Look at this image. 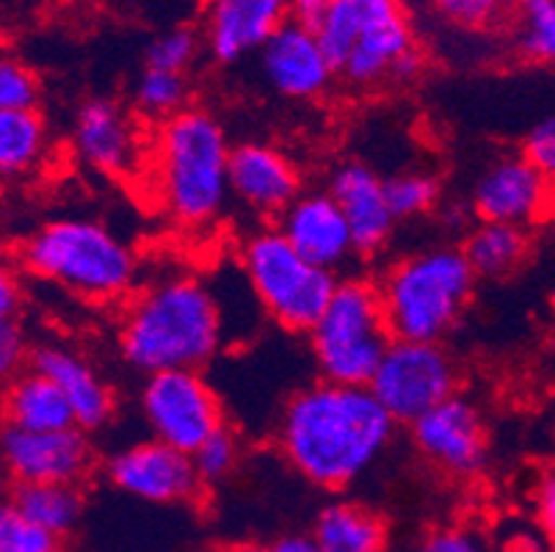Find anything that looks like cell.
<instances>
[{
    "label": "cell",
    "instance_id": "9a60e30c",
    "mask_svg": "<svg viewBox=\"0 0 555 552\" xmlns=\"http://www.w3.org/2000/svg\"><path fill=\"white\" fill-rule=\"evenodd\" d=\"M260 73L271 91L296 103L321 100L337 78L315 30L294 20H287L260 50Z\"/></svg>",
    "mask_w": 555,
    "mask_h": 552
},
{
    "label": "cell",
    "instance_id": "3957f363",
    "mask_svg": "<svg viewBox=\"0 0 555 552\" xmlns=\"http://www.w3.org/2000/svg\"><path fill=\"white\" fill-rule=\"evenodd\" d=\"M232 144L219 116L189 105L160 121L150 150V180L160 210L185 232L210 230L224 216Z\"/></svg>",
    "mask_w": 555,
    "mask_h": 552
},
{
    "label": "cell",
    "instance_id": "d6986e66",
    "mask_svg": "<svg viewBox=\"0 0 555 552\" xmlns=\"http://www.w3.org/2000/svg\"><path fill=\"white\" fill-rule=\"evenodd\" d=\"M326 191L340 205L351 235L357 243V255L376 257L390 246L396 235V216L390 210L385 191V177H378L362 161H346L330 177Z\"/></svg>",
    "mask_w": 555,
    "mask_h": 552
},
{
    "label": "cell",
    "instance_id": "30bf717a",
    "mask_svg": "<svg viewBox=\"0 0 555 552\" xmlns=\"http://www.w3.org/2000/svg\"><path fill=\"white\" fill-rule=\"evenodd\" d=\"M367 389L396 423L412 425L459 393V364L442 343L392 341Z\"/></svg>",
    "mask_w": 555,
    "mask_h": 552
},
{
    "label": "cell",
    "instance_id": "d6a6232c",
    "mask_svg": "<svg viewBox=\"0 0 555 552\" xmlns=\"http://www.w3.org/2000/svg\"><path fill=\"white\" fill-rule=\"evenodd\" d=\"M514 0H434V9L446 23L462 30H487L512 14Z\"/></svg>",
    "mask_w": 555,
    "mask_h": 552
},
{
    "label": "cell",
    "instance_id": "74e56055",
    "mask_svg": "<svg viewBox=\"0 0 555 552\" xmlns=\"http://www.w3.org/2000/svg\"><path fill=\"white\" fill-rule=\"evenodd\" d=\"M23 310V277L20 266L12 257L0 255V329L17 323Z\"/></svg>",
    "mask_w": 555,
    "mask_h": 552
},
{
    "label": "cell",
    "instance_id": "8992f818",
    "mask_svg": "<svg viewBox=\"0 0 555 552\" xmlns=\"http://www.w3.org/2000/svg\"><path fill=\"white\" fill-rule=\"evenodd\" d=\"M315 34L337 78L354 89L409 84L423 73L415 28L401 0H332Z\"/></svg>",
    "mask_w": 555,
    "mask_h": 552
},
{
    "label": "cell",
    "instance_id": "ba28073f",
    "mask_svg": "<svg viewBox=\"0 0 555 552\" xmlns=\"http://www.w3.org/2000/svg\"><path fill=\"white\" fill-rule=\"evenodd\" d=\"M238 262L260 310L287 332H310L337 287L335 273L312 266L276 227L251 232Z\"/></svg>",
    "mask_w": 555,
    "mask_h": 552
},
{
    "label": "cell",
    "instance_id": "d590c367",
    "mask_svg": "<svg viewBox=\"0 0 555 552\" xmlns=\"http://www.w3.org/2000/svg\"><path fill=\"white\" fill-rule=\"evenodd\" d=\"M31 351L34 346L28 343L20 323H9L0 329V395L7 393L14 378L31 368Z\"/></svg>",
    "mask_w": 555,
    "mask_h": 552
},
{
    "label": "cell",
    "instance_id": "603a6c76",
    "mask_svg": "<svg viewBox=\"0 0 555 552\" xmlns=\"http://www.w3.org/2000/svg\"><path fill=\"white\" fill-rule=\"evenodd\" d=\"M312 541L318 552H385L387 523L371 505L335 500L315 516Z\"/></svg>",
    "mask_w": 555,
    "mask_h": 552
},
{
    "label": "cell",
    "instance_id": "484cf974",
    "mask_svg": "<svg viewBox=\"0 0 555 552\" xmlns=\"http://www.w3.org/2000/svg\"><path fill=\"white\" fill-rule=\"evenodd\" d=\"M9 498L28 519L59 539L78 528L86 511V495L80 484H20Z\"/></svg>",
    "mask_w": 555,
    "mask_h": 552
},
{
    "label": "cell",
    "instance_id": "7bdbcfd3",
    "mask_svg": "<svg viewBox=\"0 0 555 552\" xmlns=\"http://www.w3.org/2000/svg\"><path fill=\"white\" fill-rule=\"evenodd\" d=\"M221 552H271V547L257 544V541H238V544L224 547V550H221Z\"/></svg>",
    "mask_w": 555,
    "mask_h": 552
},
{
    "label": "cell",
    "instance_id": "1f68e13d",
    "mask_svg": "<svg viewBox=\"0 0 555 552\" xmlns=\"http://www.w3.org/2000/svg\"><path fill=\"white\" fill-rule=\"evenodd\" d=\"M39 98H42L39 75L17 55L0 53V114L39 108Z\"/></svg>",
    "mask_w": 555,
    "mask_h": 552
},
{
    "label": "cell",
    "instance_id": "ffe728a7",
    "mask_svg": "<svg viewBox=\"0 0 555 552\" xmlns=\"http://www.w3.org/2000/svg\"><path fill=\"white\" fill-rule=\"evenodd\" d=\"M31 368L62 389L78 428L86 434L105 428L116 414V395L108 378L89 359L64 343L34 346Z\"/></svg>",
    "mask_w": 555,
    "mask_h": 552
},
{
    "label": "cell",
    "instance_id": "4dcf8cb0",
    "mask_svg": "<svg viewBox=\"0 0 555 552\" xmlns=\"http://www.w3.org/2000/svg\"><path fill=\"white\" fill-rule=\"evenodd\" d=\"M241 455H244L241 437L232 432L230 425H224V428L216 432L208 442H202L199 448L191 453V459H194V467L196 473H199L202 484L216 486L238 470Z\"/></svg>",
    "mask_w": 555,
    "mask_h": 552
},
{
    "label": "cell",
    "instance_id": "7a4b0ae2",
    "mask_svg": "<svg viewBox=\"0 0 555 552\" xmlns=\"http://www.w3.org/2000/svg\"><path fill=\"white\" fill-rule=\"evenodd\" d=\"M119 354L141 376L202 371L224 346V310L208 282L169 271L135 287L116 326Z\"/></svg>",
    "mask_w": 555,
    "mask_h": 552
},
{
    "label": "cell",
    "instance_id": "836d02e7",
    "mask_svg": "<svg viewBox=\"0 0 555 552\" xmlns=\"http://www.w3.org/2000/svg\"><path fill=\"white\" fill-rule=\"evenodd\" d=\"M196 53H199V37H196L194 30L171 28L150 42L147 67L185 75V69L196 61Z\"/></svg>",
    "mask_w": 555,
    "mask_h": 552
},
{
    "label": "cell",
    "instance_id": "b9f144b4",
    "mask_svg": "<svg viewBox=\"0 0 555 552\" xmlns=\"http://www.w3.org/2000/svg\"><path fill=\"white\" fill-rule=\"evenodd\" d=\"M271 552H318L312 536H282L276 544H271Z\"/></svg>",
    "mask_w": 555,
    "mask_h": 552
},
{
    "label": "cell",
    "instance_id": "60d3db41",
    "mask_svg": "<svg viewBox=\"0 0 555 552\" xmlns=\"http://www.w3.org/2000/svg\"><path fill=\"white\" fill-rule=\"evenodd\" d=\"M332 0H287V14L291 20L299 25L315 30L318 23L324 20V14L330 12Z\"/></svg>",
    "mask_w": 555,
    "mask_h": 552
},
{
    "label": "cell",
    "instance_id": "f35d334b",
    "mask_svg": "<svg viewBox=\"0 0 555 552\" xmlns=\"http://www.w3.org/2000/svg\"><path fill=\"white\" fill-rule=\"evenodd\" d=\"M533 516H537V528L547 536V541H555V473L539 478L533 489Z\"/></svg>",
    "mask_w": 555,
    "mask_h": 552
},
{
    "label": "cell",
    "instance_id": "2e32d148",
    "mask_svg": "<svg viewBox=\"0 0 555 552\" xmlns=\"http://www.w3.org/2000/svg\"><path fill=\"white\" fill-rule=\"evenodd\" d=\"M232 200L262 219H280L301 196V171L282 146L241 141L230 158Z\"/></svg>",
    "mask_w": 555,
    "mask_h": 552
},
{
    "label": "cell",
    "instance_id": "4316f807",
    "mask_svg": "<svg viewBox=\"0 0 555 552\" xmlns=\"http://www.w3.org/2000/svg\"><path fill=\"white\" fill-rule=\"evenodd\" d=\"M514 48L525 61L555 64V0H514Z\"/></svg>",
    "mask_w": 555,
    "mask_h": 552
},
{
    "label": "cell",
    "instance_id": "8d00e7d4",
    "mask_svg": "<svg viewBox=\"0 0 555 552\" xmlns=\"http://www.w3.org/2000/svg\"><path fill=\"white\" fill-rule=\"evenodd\" d=\"M525 161L539 171L547 182L555 185V111L542 116L522 139Z\"/></svg>",
    "mask_w": 555,
    "mask_h": 552
},
{
    "label": "cell",
    "instance_id": "83f0119b",
    "mask_svg": "<svg viewBox=\"0 0 555 552\" xmlns=\"http://www.w3.org/2000/svg\"><path fill=\"white\" fill-rule=\"evenodd\" d=\"M133 105L147 119H171L189 108V80L185 75L144 67L133 84Z\"/></svg>",
    "mask_w": 555,
    "mask_h": 552
},
{
    "label": "cell",
    "instance_id": "52a82bcc",
    "mask_svg": "<svg viewBox=\"0 0 555 552\" xmlns=\"http://www.w3.org/2000/svg\"><path fill=\"white\" fill-rule=\"evenodd\" d=\"M307 334L321 378L348 387H367L396 341L378 285L365 277L337 280L326 310Z\"/></svg>",
    "mask_w": 555,
    "mask_h": 552
},
{
    "label": "cell",
    "instance_id": "277c9868",
    "mask_svg": "<svg viewBox=\"0 0 555 552\" xmlns=\"http://www.w3.org/2000/svg\"><path fill=\"white\" fill-rule=\"evenodd\" d=\"M17 266L28 277L62 287L89 304H114L139 287L135 249L105 221L67 216L44 221L17 246Z\"/></svg>",
    "mask_w": 555,
    "mask_h": 552
},
{
    "label": "cell",
    "instance_id": "f546056e",
    "mask_svg": "<svg viewBox=\"0 0 555 552\" xmlns=\"http://www.w3.org/2000/svg\"><path fill=\"white\" fill-rule=\"evenodd\" d=\"M62 544L64 539L39 528L12 498H0V552H62Z\"/></svg>",
    "mask_w": 555,
    "mask_h": 552
},
{
    "label": "cell",
    "instance_id": "8fae6325",
    "mask_svg": "<svg viewBox=\"0 0 555 552\" xmlns=\"http://www.w3.org/2000/svg\"><path fill=\"white\" fill-rule=\"evenodd\" d=\"M409 437L428 467L448 478H476L489 462V432L483 412L456 393L409 425Z\"/></svg>",
    "mask_w": 555,
    "mask_h": 552
},
{
    "label": "cell",
    "instance_id": "5b68a950",
    "mask_svg": "<svg viewBox=\"0 0 555 552\" xmlns=\"http://www.w3.org/2000/svg\"><path fill=\"white\" fill-rule=\"evenodd\" d=\"M376 285L396 341L442 343L473 304L478 277L462 246L437 243L403 255Z\"/></svg>",
    "mask_w": 555,
    "mask_h": 552
},
{
    "label": "cell",
    "instance_id": "cb8c5ba5",
    "mask_svg": "<svg viewBox=\"0 0 555 552\" xmlns=\"http://www.w3.org/2000/svg\"><path fill=\"white\" fill-rule=\"evenodd\" d=\"M50 152V125L39 108L0 114V185L34 177Z\"/></svg>",
    "mask_w": 555,
    "mask_h": 552
},
{
    "label": "cell",
    "instance_id": "e575fe53",
    "mask_svg": "<svg viewBox=\"0 0 555 552\" xmlns=\"http://www.w3.org/2000/svg\"><path fill=\"white\" fill-rule=\"evenodd\" d=\"M415 552H494L481 530L470 525H437L417 541Z\"/></svg>",
    "mask_w": 555,
    "mask_h": 552
},
{
    "label": "cell",
    "instance_id": "6da1fadb",
    "mask_svg": "<svg viewBox=\"0 0 555 552\" xmlns=\"http://www.w3.org/2000/svg\"><path fill=\"white\" fill-rule=\"evenodd\" d=\"M396 425L367 387L321 378L291 395L276 423V445L307 484L343 492L382 462Z\"/></svg>",
    "mask_w": 555,
    "mask_h": 552
},
{
    "label": "cell",
    "instance_id": "ab89813d",
    "mask_svg": "<svg viewBox=\"0 0 555 552\" xmlns=\"http://www.w3.org/2000/svg\"><path fill=\"white\" fill-rule=\"evenodd\" d=\"M503 550L506 552H547V536L537 528H528V525H517L512 528V534H506L503 539Z\"/></svg>",
    "mask_w": 555,
    "mask_h": 552
},
{
    "label": "cell",
    "instance_id": "44dd1931",
    "mask_svg": "<svg viewBox=\"0 0 555 552\" xmlns=\"http://www.w3.org/2000/svg\"><path fill=\"white\" fill-rule=\"evenodd\" d=\"M287 20V0H210L205 44L219 64H235L260 53Z\"/></svg>",
    "mask_w": 555,
    "mask_h": 552
},
{
    "label": "cell",
    "instance_id": "7402d4cb",
    "mask_svg": "<svg viewBox=\"0 0 555 552\" xmlns=\"http://www.w3.org/2000/svg\"><path fill=\"white\" fill-rule=\"evenodd\" d=\"M0 423L25 432H64L73 428L75 418L62 389L28 368L0 395Z\"/></svg>",
    "mask_w": 555,
    "mask_h": 552
},
{
    "label": "cell",
    "instance_id": "4fadbf2b",
    "mask_svg": "<svg viewBox=\"0 0 555 552\" xmlns=\"http://www.w3.org/2000/svg\"><path fill=\"white\" fill-rule=\"evenodd\" d=\"M470 210L478 221L528 230L553 216L555 185L525 161L522 152H506L489 161L473 180Z\"/></svg>",
    "mask_w": 555,
    "mask_h": 552
},
{
    "label": "cell",
    "instance_id": "7c38bea8",
    "mask_svg": "<svg viewBox=\"0 0 555 552\" xmlns=\"http://www.w3.org/2000/svg\"><path fill=\"white\" fill-rule=\"evenodd\" d=\"M105 478L128 498L153 505L194 503L205 489L194 459L153 437L116 450L105 464Z\"/></svg>",
    "mask_w": 555,
    "mask_h": 552
},
{
    "label": "cell",
    "instance_id": "f1b7e54d",
    "mask_svg": "<svg viewBox=\"0 0 555 552\" xmlns=\"http://www.w3.org/2000/svg\"><path fill=\"white\" fill-rule=\"evenodd\" d=\"M385 191L396 221H412L428 216L442 196L440 180L426 169L396 171L385 180Z\"/></svg>",
    "mask_w": 555,
    "mask_h": 552
},
{
    "label": "cell",
    "instance_id": "d4e9b609",
    "mask_svg": "<svg viewBox=\"0 0 555 552\" xmlns=\"http://www.w3.org/2000/svg\"><path fill=\"white\" fill-rule=\"evenodd\" d=\"M462 252L478 280H506L531 255V235L522 227L478 221L464 238Z\"/></svg>",
    "mask_w": 555,
    "mask_h": 552
},
{
    "label": "cell",
    "instance_id": "5bb4252c",
    "mask_svg": "<svg viewBox=\"0 0 555 552\" xmlns=\"http://www.w3.org/2000/svg\"><path fill=\"white\" fill-rule=\"evenodd\" d=\"M0 464L14 486L83 484L94 467V450L78 425L64 432H25L0 423Z\"/></svg>",
    "mask_w": 555,
    "mask_h": 552
},
{
    "label": "cell",
    "instance_id": "e0dca14e",
    "mask_svg": "<svg viewBox=\"0 0 555 552\" xmlns=\"http://www.w3.org/2000/svg\"><path fill=\"white\" fill-rule=\"evenodd\" d=\"M73 150L86 169L122 180L141 164V136L128 111L108 98H89L73 119Z\"/></svg>",
    "mask_w": 555,
    "mask_h": 552
},
{
    "label": "cell",
    "instance_id": "ee69618b",
    "mask_svg": "<svg viewBox=\"0 0 555 552\" xmlns=\"http://www.w3.org/2000/svg\"><path fill=\"white\" fill-rule=\"evenodd\" d=\"M3 480H7V473H3V464H0V489H3Z\"/></svg>",
    "mask_w": 555,
    "mask_h": 552
},
{
    "label": "cell",
    "instance_id": "ac0fdd59",
    "mask_svg": "<svg viewBox=\"0 0 555 552\" xmlns=\"http://www.w3.org/2000/svg\"><path fill=\"white\" fill-rule=\"evenodd\" d=\"M276 230L301 257L324 271L337 273L357 255L351 227L330 191H301L299 200L276 219Z\"/></svg>",
    "mask_w": 555,
    "mask_h": 552
},
{
    "label": "cell",
    "instance_id": "9c48e42d",
    "mask_svg": "<svg viewBox=\"0 0 555 552\" xmlns=\"http://www.w3.org/2000/svg\"><path fill=\"white\" fill-rule=\"evenodd\" d=\"M139 414L150 437L183 453H194L227 425L224 403L202 371H164L144 376Z\"/></svg>",
    "mask_w": 555,
    "mask_h": 552
}]
</instances>
